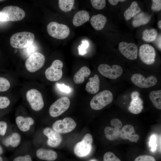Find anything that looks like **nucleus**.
Instances as JSON below:
<instances>
[{"label":"nucleus","instance_id":"a211bd4d","mask_svg":"<svg viewBox=\"0 0 161 161\" xmlns=\"http://www.w3.org/2000/svg\"><path fill=\"white\" fill-rule=\"evenodd\" d=\"M134 133V127L131 125H126L120 130V137L136 143L139 138V136Z\"/></svg>","mask_w":161,"mask_h":161},{"label":"nucleus","instance_id":"5701e85b","mask_svg":"<svg viewBox=\"0 0 161 161\" xmlns=\"http://www.w3.org/2000/svg\"><path fill=\"white\" fill-rule=\"evenodd\" d=\"M90 16L88 12L84 10L79 11L74 15L72 20L73 24L78 27L88 21Z\"/></svg>","mask_w":161,"mask_h":161},{"label":"nucleus","instance_id":"7ed1b4c3","mask_svg":"<svg viewBox=\"0 0 161 161\" xmlns=\"http://www.w3.org/2000/svg\"><path fill=\"white\" fill-rule=\"evenodd\" d=\"M113 96L111 92L103 90L95 95L91 100L90 105L92 109L95 110L102 109L112 101Z\"/></svg>","mask_w":161,"mask_h":161},{"label":"nucleus","instance_id":"58836bf2","mask_svg":"<svg viewBox=\"0 0 161 161\" xmlns=\"http://www.w3.org/2000/svg\"><path fill=\"white\" fill-rule=\"evenodd\" d=\"M151 8L154 11H159L161 9V0H153Z\"/></svg>","mask_w":161,"mask_h":161},{"label":"nucleus","instance_id":"4be33fe9","mask_svg":"<svg viewBox=\"0 0 161 161\" xmlns=\"http://www.w3.org/2000/svg\"><path fill=\"white\" fill-rule=\"evenodd\" d=\"M107 21V18L105 16L98 14L92 17L90 19V23L95 29L100 30L104 28Z\"/></svg>","mask_w":161,"mask_h":161},{"label":"nucleus","instance_id":"49530a36","mask_svg":"<svg viewBox=\"0 0 161 161\" xmlns=\"http://www.w3.org/2000/svg\"><path fill=\"white\" fill-rule=\"evenodd\" d=\"M0 161H4L3 158L1 156H0Z\"/></svg>","mask_w":161,"mask_h":161},{"label":"nucleus","instance_id":"a18cd8bd","mask_svg":"<svg viewBox=\"0 0 161 161\" xmlns=\"http://www.w3.org/2000/svg\"><path fill=\"white\" fill-rule=\"evenodd\" d=\"M158 25L159 28L161 29V21L160 20L158 21Z\"/></svg>","mask_w":161,"mask_h":161},{"label":"nucleus","instance_id":"f257e3e1","mask_svg":"<svg viewBox=\"0 0 161 161\" xmlns=\"http://www.w3.org/2000/svg\"><path fill=\"white\" fill-rule=\"evenodd\" d=\"M35 40L33 33L28 32H22L13 34L10 38L11 46L14 48L23 49L31 45Z\"/></svg>","mask_w":161,"mask_h":161},{"label":"nucleus","instance_id":"c9c22d12","mask_svg":"<svg viewBox=\"0 0 161 161\" xmlns=\"http://www.w3.org/2000/svg\"><path fill=\"white\" fill-rule=\"evenodd\" d=\"M10 103L9 99L7 97L0 96V109H4L8 107Z\"/></svg>","mask_w":161,"mask_h":161},{"label":"nucleus","instance_id":"de8ad7c7","mask_svg":"<svg viewBox=\"0 0 161 161\" xmlns=\"http://www.w3.org/2000/svg\"><path fill=\"white\" fill-rule=\"evenodd\" d=\"M90 161H95L94 160H90Z\"/></svg>","mask_w":161,"mask_h":161},{"label":"nucleus","instance_id":"c03bdc74","mask_svg":"<svg viewBox=\"0 0 161 161\" xmlns=\"http://www.w3.org/2000/svg\"><path fill=\"white\" fill-rule=\"evenodd\" d=\"M4 152V150L2 146L0 145V156H1Z\"/></svg>","mask_w":161,"mask_h":161},{"label":"nucleus","instance_id":"412c9836","mask_svg":"<svg viewBox=\"0 0 161 161\" xmlns=\"http://www.w3.org/2000/svg\"><path fill=\"white\" fill-rule=\"evenodd\" d=\"M89 81L86 84L85 89L88 92L95 94L99 90L100 80L99 77L95 74L93 77L89 78Z\"/></svg>","mask_w":161,"mask_h":161},{"label":"nucleus","instance_id":"7c9ffc66","mask_svg":"<svg viewBox=\"0 0 161 161\" xmlns=\"http://www.w3.org/2000/svg\"><path fill=\"white\" fill-rule=\"evenodd\" d=\"M10 86V82L7 79L4 77H0V92L7 91Z\"/></svg>","mask_w":161,"mask_h":161},{"label":"nucleus","instance_id":"a19ab883","mask_svg":"<svg viewBox=\"0 0 161 161\" xmlns=\"http://www.w3.org/2000/svg\"><path fill=\"white\" fill-rule=\"evenodd\" d=\"M56 85L59 90L62 92L69 93L71 91V89L69 87L65 85L64 83H57Z\"/></svg>","mask_w":161,"mask_h":161},{"label":"nucleus","instance_id":"bb28decb","mask_svg":"<svg viewBox=\"0 0 161 161\" xmlns=\"http://www.w3.org/2000/svg\"><path fill=\"white\" fill-rule=\"evenodd\" d=\"M151 17L141 13L134 17L132 24L134 27H137L147 24L150 20Z\"/></svg>","mask_w":161,"mask_h":161},{"label":"nucleus","instance_id":"9b49d317","mask_svg":"<svg viewBox=\"0 0 161 161\" xmlns=\"http://www.w3.org/2000/svg\"><path fill=\"white\" fill-rule=\"evenodd\" d=\"M76 124L74 120L70 117L55 121L52 125V129L59 133H66L73 130Z\"/></svg>","mask_w":161,"mask_h":161},{"label":"nucleus","instance_id":"09e8293b","mask_svg":"<svg viewBox=\"0 0 161 161\" xmlns=\"http://www.w3.org/2000/svg\"><path fill=\"white\" fill-rule=\"evenodd\" d=\"M3 1V0H0V1Z\"/></svg>","mask_w":161,"mask_h":161},{"label":"nucleus","instance_id":"e433bc0d","mask_svg":"<svg viewBox=\"0 0 161 161\" xmlns=\"http://www.w3.org/2000/svg\"><path fill=\"white\" fill-rule=\"evenodd\" d=\"M134 161H156L153 157L147 155H140L135 158Z\"/></svg>","mask_w":161,"mask_h":161},{"label":"nucleus","instance_id":"79ce46f5","mask_svg":"<svg viewBox=\"0 0 161 161\" xmlns=\"http://www.w3.org/2000/svg\"><path fill=\"white\" fill-rule=\"evenodd\" d=\"M126 1L124 0H108V1L112 5H116L119 2H124Z\"/></svg>","mask_w":161,"mask_h":161},{"label":"nucleus","instance_id":"ddd939ff","mask_svg":"<svg viewBox=\"0 0 161 161\" xmlns=\"http://www.w3.org/2000/svg\"><path fill=\"white\" fill-rule=\"evenodd\" d=\"M131 79L132 83L135 85L141 88H148L153 86L157 82V78L154 75L145 78L139 73L133 74Z\"/></svg>","mask_w":161,"mask_h":161},{"label":"nucleus","instance_id":"393cba45","mask_svg":"<svg viewBox=\"0 0 161 161\" xmlns=\"http://www.w3.org/2000/svg\"><path fill=\"white\" fill-rule=\"evenodd\" d=\"M91 73V71L87 66H84L81 67L75 73L73 77L74 82L77 84L83 83L85 77H87Z\"/></svg>","mask_w":161,"mask_h":161},{"label":"nucleus","instance_id":"f3484780","mask_svg":"<svg viewBox=\"0 0 161 161\" xmlns=\"http://www.w3.org/2000/svg\"><path fill=\"white\" fill-rule=\"evenodd\" d=\"M131 100L128 110L131 113L137 114L140 113L143 109V102L139 97V92H133L131 95Z\"/></svg>","mask_w":161,"mask_h":161},{"label":"nucleus","instance_id":"9d476101","mask_svg":"<svg viewBox=\"0 0 161 161\" xmlns=\"http://www.w3.org/2000/svg\"><path fill=\"white\" fill-rule=\"evenodd\" d=\"M99 72L103 76L111 79H115L122 74L123 70L121 67L117 65L112 66L106 64H101L98 67Z\"/></svg>","mask_w":161,"mask_h":161},{"label":"nucleus","instance_id":"f03ea898","mask_svg":"<svg viewBox=\"0 0 161 161\" xmlns=\"http://www.w3.org/2000/svg\"><path fill=\"white\" fill-rule=\"evenodd\" d=\"M25 13L22 9L16 6L4 7L0 11V21H18L24 17Z\"/></svg>","mask_w":161,"mask_h":161},{"label":"nucleus","instance_id":"39448f33","mask_svg":"<svg viewBox=\"0 0 161 161\" xmlns=\"http://www.w3.org/2000/svg\"><path fill=\"white\" fill-rule=\"evenodd\" d=\"M45 60V56L43 54L35 52L31 54L26 60L25 67L29 72H34L43 67Z\"/></svg>","mask_w":161,"mask_h":161},{"label":"nucleus","instance_id":"473e14b6","mask_svg":"<svg viewBox=\"0 0 161 161\" xmlns=\"http://www.w3.org/2000/svg\"><path fill=\"white\" fill-rule=\"evenodd\" d=\"M103 161H121L112 152H107L104 155Z\"/></svg>","mask_w":161,"mask_h":161},{"label":"nucleus","instance_id":"cd10ccee","mask_svg":"<svg viewBox=\"0 0 161 161\" xmlns=\"http://www.w3.org/2000/svg\"><path fill=\"white\" fill-rule=\"evenodd\" d=\"M149 97L154 106L157 109H161V90L152 91L150 92Z\"/></svg>","mask_w":161,"mask_h":161},{"label":"nucleus","instance_id":"2f4dec72","mask_svg":"<svg viewBox=\"0 0 161 161\" xmlns=\"http://www.w3.org/2000/svg\"><path fill=\"white\" fill-rule=\"evenodd\" d=\"M90 1L92 7L97 10L103 9L106 4L105 0H91Z\"/></svg>","mask_w":161,"mask_h":161},{"label":"nucleus","instance_id":"aec40b11","mask_svg":"<svg viewBox=\"0 0 161 161\" xmlns=\"http://www.w3.org/2000/svg\"><path fill=\"white\" fill-rule=\"evenodd\" d=\"M16 122L18 129L23 132L28 131L31 126L34 123V119L30 117H24L19 116L17 117L15 119Z\"/></svg>","mask_w":161,"mask_h":161},{"label":"nucleus","instance_id":"6ab92c4d","mask_svg":"<svg viewBox=\"0 0 161 161\" xmlns=\"http://www.w3.org/2000/svg\"><path fill=\"white\" fill-rule=\"evenodd\" d=\"M35 155L37 159L46 161H54L58 157V154L55 151L43 148L37 149Z\"/></svg>","mask_w":161,"mask_h":161},{"label":"nucleus","instance_id":"a878e982","mask_svg":"<svg viewBox=\"0 0 161 161\" xmlns=\"http://www.w3.org/2000/svg\"><path fill=\"white\" fill-rule=\"evenodd\" d=\"M141 10L137 3L136 1H133L130 7L124 12V16L126 20H129L139 13Z\"/></svg>","mask_w":161,"mask_h":161},{"label":"nucleus","instance_id":"ea45409f","mask_svg":"<svg viewBox=\"0 0 161 161\" xmlns=\"http://www.w3.org/2000/svg\"><path fill=\"white\" fill-rule=\"evenodd\" d=\"M7 124L5 121H0V136H4L7 129Z\"/></svg>","mask_w":161,"mask_h":161},{"label":"nucleus","instance_id":"6e6552de","mask_svg":"<svg viewBox=\"0 0 161 161\" xmlns=\"http://www.w3.org/2000/svg\"><path fill=\"white\" fill-rule=\"evenodd\" d=\"M70 104V100L67 97L58 99L50 106L49 109L50 115L52 117L60 116L68 109Z\"/></svg>","mask_w":161,"mask_h":161},{"label":"nucleus","instance_id":"0eeeda50","mask_svg":"<svg viewBox=\"0 0 161 161\" xmlns=\"http://www.w3.org/2000/svg\"><path fill=\"white\" fill-rule=\"evenodd\" d=\"M26 97L33 110L40 111L44 107V103L42 95L37 89H32L28 90L26 94Z\"/></svg>","mask_w":161,"mask_h":161},{"label":"nucleus","instance_id":"dca6fc26","mask_svg":"<svg viewBox=\"0 0 161 161\" xmlns=\"http://www.w3.org/2000/svg\"><path fill=\"white\" fill-rule=\"evenodd\" d=\"M43 133L48 138L47 143L49 146L55 147L61 143L62 140L61 135L52 129L45 128L43 130Z\"/></svg>","mask_w":161,"mask_h":161},{"label":"nucleus","instance_id":"c756f323","mask_svg":"<svg viewBox=\"0 0 161 161\" xmlns=\"http://www.w3.org/2000/svg\"><path fill=\"white\" fill-rule=\"evenodd\" d=\"M74 0H59L58 6L62 11L67 12L70 11L74 5Z\"/></svg>","mask_w":161,"mask_h":161},{"label":"nucleus","instance_id":"f8f14e48","mask_svg":"<svg viewBox=\"0 0 161 161\" xmlns=\"http://www.w3.org/2000/svg\"><path fill=\"white\" fill-rule=\"evenodd\" d=\"M139 55L140 59L145 64L151 65L155 62V50L152 46L149 44H144L140 46Z\"/></svg>","mask_w":161,"mask_h":161},{"label":"nucleus","instance_id":"c85d7f7f","mask_svg":"<svg viewBox=\"0 0 161 161\" xmlns=\"http://www.w3.org/2000/svg\"><path fill=\"white\" fill-rule=\"evenodd\" d=\"M143 39L145 41L151 42L154 41L157 35V32L156 30L152 29H145L142 33Z\"/></svg>","mask_w":161,"mask_h":161},{"label":"nucleus","instance_id":"37998d69","mask_svg":"<svg viewBox=\"0 0 161 161\" xmlns=\"http://www.w3.org/2000/svg\"><path fill=\"white\" fill-rule=\"evenodd\" d=\"M161 35H159L156 41V44L158 48L161 50Z\"/></svg>","mask_w":161,"mask_h":161},{"label":"nucleus","instance_id":"2eb2a0df","mask_svg":"<svg viewBox=\"0 0 161 161\" xmlns=\"http://www.w3.org/2000/svg\"><path fill=\"white\" fill-rule=\"evenodd\" d=\"M118 48L121 53L126 58L131 60L137 58L138 50L135 44L121 42L119 44Z\"/></svg>","mask_w":161,"mask_h":161},{"label":"nucleus","instance_id":"4468645a","mask_svg":"<svg viewBox=\"0 0 161 161\" xmlns=\"http://www.w3.org/2000/svg\"><path fill=\"white\" fill-rule=\"evenodd\" d=\"M110 123L112 127H106L104 129V132L106 138L112 141L120 137V129L122 123L119 119L117 118L112 119Z\"/></svg>","mask_w":161,"mask_h":161},{"label":"nucleus","instance_id":"b1692460","mask_svg":"<svg viewBox=\"0 0 161 161\" xmlns=\"http://www.w3.org/2000/svg\"><path fill=\"white\" fill-rule=\"evenodd\" d=\"M21 137L18 133L14 132L6 137L3 140V145L6 147H17L20 143Z\"/></svg>","mask_w":161,"mask_h":161},{"label":"nucleus","instance_id":"f704fd0d","mask_svg":"<svg viewBox=\"0 0 161 161\" xmlns=\"http://www.w3.org/2000/svg\"><path fill=\"white\" fill-rule=\"evenodd\" d=\"M89 44L86 40L83 41L81 44L78 47L79 54L83 55L86 52V49L88 48Z\"/></svg>","mask_w":161,"mask_h":161},{"label":"nucleus","instance_id":"423d86ee","mask_svg":"<svg viewBox=\"0 0 161 161\" xmlns=\"http://www.w3.org/2000/svg\"><path fill=\"white\" fill-rule=\"evenodd\" d=\"M93 139L89 134H86L81 141L75 145L74 151L75 155L79 157H83L88 155L92 149Z\"/></svg>","mask_w":161,"mask_h":161},{"label":"nucleus","instance_id":"72a5a7b5","mask_svg":"<svg viewBox=\"0 0 161 161\" xmlns=\"http://www.w3.org/2000/svg\"><path fill=\"white\" fill-rule=\"evenodd\" d=\"M12 161H33L32 158L31 154H26L19 155L15 157Z\"/></svg>","mask_w":161,"mask_h":161},{"label":"nucleus","instance_id":"1a4fd4ad","mask_svg":"<svg viewBox=\"0 0 161 161\" xmlns=\"http://www.w3.org/2000/svg\"><path fill=\"white\" fill-rule=\"evenodd\" d=\"M63 64L61 61L55 60L53 61L51 66L46 70L45 75L47 79L51 81H58L62 77V68Z\"/></svg>","mask_w":161,"mask_h":161},{"label":"nucleus","instance_id":"20e7f679","mask_svg":"<svg viewBox=\"0 0 161 161\" xmlns=\"http://www.w3.org/2000/svg\"><path fill=\"white\" fill-rule=\"evenodd\" d=\"M47 29L50 36L59 39L66 38L69 35L70 32L69 28L67 26L55 21L49 23Z\"/></svg>","mask_w":161,"mask_h":161},{"label":"nucleus","instance_id":"4c0bfd02","mask_svg":"<svg viewBox=\"0 0 161 161\" xmlns=\"http://www.w3.org/2000/svg\"><path fill=\"white\" fill-rule=\"evenodd\" d=\"M157 137L156 135L153 134L152 135L150 140V145L151 147V151H154L157 148Z\"/></svg>","mask_w":161,"mask_h":161}]
</instances>
